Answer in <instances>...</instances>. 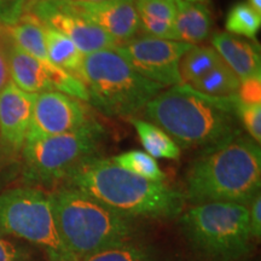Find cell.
Wrapping results in <instances>:
<instances>
[{"mask_svg": "<svg viewBox=\"0 0 261 261\" xmlns=\"http://www.w3.org/2000/svg\"><path fill=\"white\" fill-rule=\"evenodd\" d=\"M237 94L210 97L187 85L159 93L144 108L145 116L179 148L207 150L242 133L236 114Z\"/></svg>", "mask_w": 261, "mask_h": 261, "instance_id": "1", "label": "cell"}, {"mask_svg": "<svg viewBox=\"0 0 261 261\" xmlns=\"http://www.w3.org/2000/svg\"><path fill=\"white\" fill-rule=\"evenodd\" d=\"M126 217L174 218L184 210L185 196L163 181H151L117 166L112 159L94 156L80 163L63 180Z\"/></svg>", "mask_w": 261, "mask_h": 261, "instance_id": "2", "label": "cell"}, {"mask_svg": "<svg viewBox=\"0 0 261 261\" xmlns=\"http://www.w3.org/2000/svg\"><path fill=\"white\" fill-rule=\"evenodd\" d=\"M260 144L243 133L202 150L185 177V200L192 204L231 202L249 205L260 192Z\"/></svg>", "mask_w": 261, "mask_h": 261, "instance_id": "3", "label": "cell"}, {"mask_svg": "<svg viewBox=\"0 0 261 261\" xmlns=\"http://www.w3.org/2000/svg\"><path fill=\"white\" fill-rule=\"evenodd\" d=\"M60 238L75 261L130 241L135 219L110 210L75 189L62 187L48 195Z\"/></svg>", "mask_w": 261, "mask_h": 261, "instance_id": "4", "label": "cell"}, {"mask_svg": "<svg viewBox=\"0 0 261 261\" xmlns=\"http://www.w3.org/2000/svg\"><path fill=\"white\" fill-rule=\"evenodd\" d=\"M81 81L89 92V103L107 116L137 114L163 90L137 73L115 50L85 55Z\"/></svg>", "mask_w": 261, "mask_h": 261, "instance_id": "5", "label": "cell"}, {"mask_svg": "<svg viewBox=\"0 0 261 261\" xmlns=\"http://www.w3.org/2000/svg\"><path fill=\"white\" fill-rule=\"evenodd\" d=\"M185 236L213 261H236L250 250L249 208L231 202L195 204L180 218Z\"/></svg>", "mask_w": 261, "mask_h": 261, "instance_id": "6", "label": "cell"}, {"mask_svg": "<svg viewBox=\"0 0 261 261\" xmlns=\"http://www.w3.org/2000/svg\"><path fill=\"white\" fill-rule=\"evenodd\" d=\"M104 137L103 127L91 119L73 132L25 138L24 177L42 185L63 181L80 163L97 156Z\"/></svg>", "mask_w": 261, "mask_h": 261, "instance_id": "7", "label": "cell"}, {"mask_svg": "<svg viewBox=\"0 0 261 261\" xmlns=\"http://www.w3.org/2000/svg\"><path fill=\"white\" fill-rule=\"evenodd\" d=\"M0 234H11L42 248L50 261H75L58 234L50 196L16 188L0 195Z\"/></svg>", "mask_w": 261, "mask_h": 261, "instance_id": "8", "label": "cell"}, {"mask_svg": "<svg viewBox=\"0 0 261 261\" xmlns=\"http://www.w3.org/2000/svg\"><path fill=\"white\" fill-rule=\"evenodd\" d=\"M192 46L184 41L152 37H135L121 42L115 50L137 73L163 89L180 85L179 61Z\"/></svg>", "mask_w": 261, "mask_h": 261, "instance_id": "9", "label": "cell"}, {"mask_svg": "<svg viewBox=\"0 0 261 261\" xmlns=\"http://www.w3.org/2000/svg\"><path fill=\"white\" fill-rule=\"evenodd\" d=\"M24 11L34 15L46 28L69 38L84 55L114 50L120 45L116 39L84 17L69 0H31L25 3Z\"/></svg>", "mask_w": 261, "mask_h": 261, "instance_id": "10", "label": "cell"}, {"mask_svg": "<svg viewBox=\"0 0 261 261\" xmlns=\"http://www.w3.org/2000/svg\"><path fill=\"white\" fill-rule=\"evenodd\" d=\"M91 116L79 99L58 91L38 93L27 138L64 135L80 128Z\"/></svg>", "mask_w": 261, "mask_h": 261, "instance_id": "11", "label": "cell"}, {"mask_svg": "<svg viewBox=\"0 0 261 261\" xmlns=\"http://www.w3.org/2000/svg\"><path fill=\"white\" fill-rule=\"evenodd\" d=\"M35 98L37 94L19 90L12 81L0 92V142L10 154L23 149Z\"/></svg>", "mask_w": 261, "mask_h": 261, "instance_id": "12", "label": "cell"}, {"mask_svg": "<svg viewBox=\"0 0 261 261\" xmlns=\"http://www.w3.org/2000/svg\"><path fill=\"white\" fill-rule=\"evenodd\" d=\"M69 2L84 17L116 39L119 44L135 38L139 31L136 0H104L98 3Z\"/></svg>", "mask_w": 261, "mask_h": 261, "instance_id": "13", "label": "cell"}, {"mask_svg": "<svg viewBox=\"0 0 261 261\" xmlns=\"http://www.w3.org/2000/svg\"><path fill=\"white\" fill-rule=\"evenodd\" d=\"M212 45L241 83L261 77L260 47L254 41L219 32L212 38Z\"/></svg>", "mask_w": 261, "mask_h": 261, "instance_id": "14", "label": "cell"}, {"mask_svg": "<svg viewBox=\"0 0 261 261\" xmlns=\"http://www.w3.org/2000/svg\"><path fill=\"white\" fill-rule=\"evenodd\" d=\"M9 65L11 81L19 90L28 93L54 91L44 64L12 41L9 50Z\"/></svg>", "mask_w": 261, "mask_h": 261, "instance_id": "15", "label": "cell"}, {"mask_svg": "<svg viewBox=\"0 0 261 261\" xmlns=\"http://www.w3.org/2000/svg\"><path fill=\"white\" fill-rule=\"evenodd\" d=\"M175 21L174 27L179 40L196 45L210 37L213 18L205 3L174 0Z\"/></svg>", "mask_w": 261, "mask_h": 261, "instance_id": "16", "label": "cell"}, {"mask_svg": "<svg viewBox=\"0 0 261 261\" xmlns=\"http://www.w3.org/2000/svg\"><path fill=\"white\" fill-rule=\"evenodd\" d=\"M9 27V25H8ZM15 44L41 63H48L45 25L34 15L23 12L17 23L9 27Z\"/></svg>", "mask_w": 261, "mask_h": 261, "instance_id": "17", "label": "cell"}, {"mask_svg": "<svg viewBox=\"0 0 261 261\" xmlns=\"http://www.w3.org/2000/svg\"><path fill=\"white\" fill-rule=\"evenodd\" d=\"M48 61L60 69L81 80L85 55L62 33L45 27Z\"/></svg>", "mask_w": 261, "mask_h": 261, "instance_id": "18", "label": "cell"}, {"mask_svg": "<svg viewBox=\"0 0 261 261\" xmlns=\"http://www.w3.org/2000/svg\"><path fill=\"white\" fill-rule=\"evenodd\" d=\"M223 60L212 46L192 45L179 61L180 85H191L219 65Z\"/></svg>", "mask_w": 261, "mask_h": 261, "instance_id": "19", "label": "cell"}, {"mask_svg": "<svg viewBox=\"0 0 261 261\" xmlns=\"http://www.w3.org/2000/svg\"><path fill=\"white\" fill-rule=\"evenodd\" d=\"M135 126L143 146L150 156L156 159L178 160L180 158V148L173 142L165 130L154 123L140 119H130Z\"/></svg>", "mask_w": 261, "mask_h": 261, "instance_id": "20", "label": "cell"}, {"mask_svg": "<svg viewBox=\"0 0 261 261\" xmlns=\"http://www.w3.org/2000/svg\"><path fill=\"white\" fill-rule=\"evenodd\" d=\"M241 81L223 61L207 74L189 85L192 90L210 97L226 98L234 96L240 90Z\"/></svg>", "mask_w": 261, "mask_h": 261, "instance_id": "21", "label": "cell"}, {"mask_svg": "<svg viewBox=\"0 0 261 261\" xmlns=\"http://www.w3.org/2000/svg\"><path fill=\"white\" fill-rule=\"evenodd\" d=\"M225 27L230 34L254 41L261 27V15L250 8L248 3L238 2L228 10Z\"/></svg>", "mask_w": 261, "mask_h": 261, "instance_id": "22", "label": "cell"}, {"mask_svg": "<svg viewBox=\"0 0 261 261\" xmlns=\"http://www.w3.org/2000/svg\"><path fill=\"white\" fill-rule=\"evenodd\" d=\"M117 166L133 174L151 181H163L165 173L161 171L156 160L148 152L140 150H130L112 159Z\"/></svg>", "mask_w": 261, "mask_h": 261, "instance_id": "23", "label": "cell"}, {"mask_svg": "<svg viewBox=\"0 0 261 261\" xmlns=\"http://www.w3.org/2000/svg\"><path fill=\"white\" fill-rule=\"evenodd\" d=\"M80 261H156V259L148 248L127 241L91 254Z\"/></svg>", "mask_w": 261, "mask_h": 261, "instance_id": "24", "label": "cell"}, {"mask_svg": "<svg viewBox=\"0 0 261 261\" xmlns=\"http://www.w3.org/2000/svg\"><path fill=\"white\" fill-rule=\"evenodd\" d=\"M135 5L138 16L174 24L177 12L174 0H136Z\"/></svg>", "mask_w": 261, "mask_h": 261, "instance_id": "25", "label": "cell"}, {"mask_svg": "<svg viewBox=\"0 0 261 261\" xmlns=\"http://www.w3.org/2000/svg\"><path fill=\"white\" fill-rule=\"evenodd\" d=\"M238 96V94H237ZM236 114L238 121L249 133V137L257 144L261 142V104L244 103L237 98Z\"/></svg>", "mask_w": 261, "mask_h": 261, "instance_id": "26", "label": "cell"}, {"mask_svg": "<svg viewBox=\"0 0 261 261\" xmlns=\"http://www.w3.org/2000/svg\"><path fill=\"white\" fill-rule=\"evenodd\" d=\"M12 39L8 25L0 24V92L11 83L9 65V50Z\"/></svg>", "mask_w": 261, "mask_h": 261, "instance_id": "27", "label": "cell"}, {"mask_svg": "<svg viewBox=\"0 0 261 261\" xmlns=\"http://www.w3.org/2000/svg\"><path fill=\"white\" fill-rule=\"evenodd\" d=\"M25 0H0V24L14 25L23 15Z\"/></svg>", "mask_w": 261, "mask_h": 261, "instance_id": "28", "label": "cell"}, {"mask_svg": "<svg viewBox=\"0 0 261 261\" xmlns=\"http://www.w3.org/2000/svg\"><path fill=\"white\" fill-rule=\"evenodd\" d=\"M261 77L242 81L238 90V97L244 103H260Z\"/></svg>", "mask_w": 261, "mask_h": 261, "instance_id": "29", "label": "cell"}, {"mask_svg": "<svg viewBox=\"0 0 261 261\" xmlns=\"http://www.w3.org/2000/svg\"><path fill=\"white\" fill-rule=\"evenodd\" d=\"M249 227L252 238L260 240L261 237V195L260 192L249 204Z\"/></svg>", "mask_w": 261, "mask_h": 261, "instance_id": "30", "label": "cell"}, {"mask_svg": "<svg viewBox=\"0 0 261 261\" xmlns=\"http://www.w3.org/2000/svg\"><path fill=\"white\" fill-rule=\"evenodd\" d=\"M21 249L0 234V261H22Z\"/></svg>", "mask_w": 261, "mask_h": 261, "instance_id": "31", "label": "cell"}, {"mask_svg": "<svg viewBox=\"0 0 261 261\" xmlns=\"http://www.w3.org/2000/svg\"><path fill=\"white\" fill-rule=\"evenodd\" d=\"M248 5L261 15V0H248Z\"/></svg>", "mask_w": 261, "mask_h": 261, "instance_id": "32", "label": "cell"}, {"mask_svg": "<svg viewBox=\"0 0 261 261\" xmlns=\"http://www.w3.org/2000/svg\"><path fill=\"white\" fill-rule=\"evenodd\" d=\"M71 2H84V3H98V2H104V0H71Z\"/></svg>", "mask_w": 261, "mask_h": 261, "instance_id": "33", "label": "cell"}, {"mask_svg": "<svg viewBox=\"0 0 261 261\" xmlns=\"http://www.w3.org/2000/svg\"><path fill=\"white\" fill-rule=\"evenodd\" d=\"M189 2H198V3H207V0H189Z\"/></svg>", "mask_w": 261, "mask_h": 261, "instance_id": "34", "label": "cell"}]
</instances>
